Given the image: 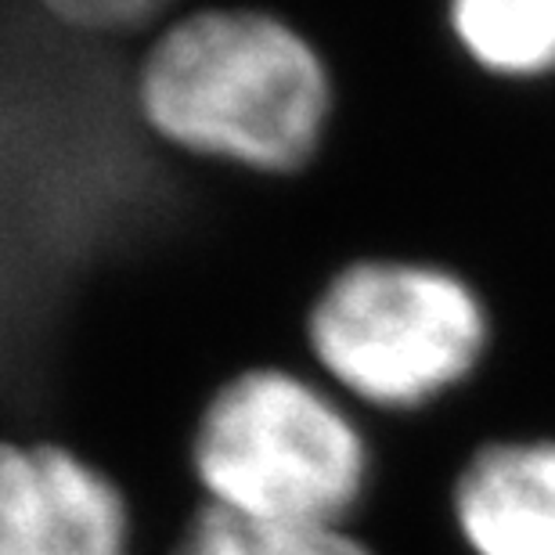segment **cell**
<instances>
[{"label": "cell", "mask_w": 555, "mask_h": 555, "mask_svg": "<svg viewBox=\"0 0 555 555\" xmlns=\"http://www.w3.org/2000/svg\"><path fill=\"white\" fill-rule=\"evenodd\" d=\"M310 372L350 408L418 418L480 379L494 350V310L454 263L358 253L336 263L299 314Z\"/></svg>", "instance_id": "7a4b0ae2"}, {"label": "cell", "mask_w": 555, "mask_h": 555, "mask_svg": "<svg viewBox=\"0 0 555 555\" xmlns=\"http://www.w3.org/2000/svg\"><path fill=\"white\" fill-rule=\"evenodd\" d=\"M130 487L62 437H0V555H138Z\"/></svg>", "instance_id": "277c9868"}, {"label": "cell", "mask_w": 555, "mask_h": 555, "mask_svg": "<svg viewBox=\"0 0 555 555\" xmlns=\"http://www.w3.org/2000/svg\"><path fill=\"white\" fill-rule=\"evenodd\" d=\"M440 15L454 54L480 80L541 87L555 76V0H454Z\"/></svg>", "instance_id": "8992f818"}, {"label": "cell", "mask_w": 555, "mask_h": 555, "mask_svg": "<svg viewBox=\"0 0 555 555\" xmlns=\"http://www.w3.org/2000/svg\"><path fill=\"white\" fill-rule=\"evenodd\" d=\"M184 459L198 502L268 524L353 527L379 476L358 408L282 358L246 361L209 386Z\"/></svg>", "instance_id": "3957f363"}, {"label": "cell", "mask_w": 555, "mask_h": 555, "mask_svg": "<svg viewBox=\"0 0 555 555\" xmlns=\"http://www.w3.org/2000/svg\"><path fill=\"white\" fill-rule=\"evenodd\" d=\"M54 26L91 43H144L177 4L163 0H48L40 4Z\"/></svg>", "instance_id": "ba28073f"}, {"label": "cell", "mask_w": 555, "mask_h": 555, "mask_svg": "<svg viewBox=\"0 0 555 555\" xmlns=\"http://www.w3.org/2000/svg\"><path fill=\"white\" fill-rule=\"evenodd\" d=\"M163 555H379L361 527L268 524L195 502L177 519Z\"/></svg>", "instance_id": "52a82bcc"}, {"label": "cell", "mask_w": 555, "mask_h": 555, "mask_svg": "<svg viewBox=\"0 0 555 555\" xmlns=\"http://www.w3.org/2000/svg\"><path fill=\"white\" fill-rule=\"evenodd\" d=\"M448 516L465 555H555V437L473 443L448 480Z\"/></svg>", "instance_id": "5b68a950"}, {"label": "cell", "mask_w": 555, "mask_h": 555, "mask_svg": "<svg viewBox=\"0 0 555 555\" xmlns=\"http://www.w3.org/2000/svg\"><path fill=\"white\" fill-rule=\"evenodd\" d=\"M127 108L144 141L184 163L293 181L328 149L339 80L314 33L285 11L173 8L138 43Z\"/></svg>", "instance_id": "6da1fadb"}]
</instances>
